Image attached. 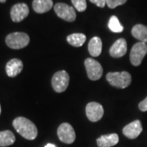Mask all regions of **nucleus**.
Here are the masks:
<instances>
[{
	"label": "nucleus",
	"instance_id": "dca6fc26",
	"mask_svg": "<svg viewBox=\"0 0 147 147\" xmlns=\"http://www.w3.org/2000/svg\"><path fill=\"white\" fill-rule=\"evenodd\" d=\"M102 50V41L99 37H93L88 42V52L93 57H99Z\"/></svg>",
	"mask_w": 147,
	"mask_h": 147
},
{
	"label": "nucleus",
	"instance_id": "1a4fd4ad",
	"mask_svg": "<svg viewBox=\"0 0 147 147\" xmlns=\"http://www.w3.org/2000/svg\"><path fill=\"white\" fill-rule=\"evenodd\" d=\"M86 115L90 121L97 122L104 115V109L97 102H90L86 106Z\"/></svg>",
	"mask_w": 147,
	"mask_h": 147
},
{
	"label": "nucleus",
	"instance_id": "6ab92c4d",
	"mask_svg": "<svg viewBox=\"0 0 147 147\" xmlns=\"http://www.w3.org/2000/svg\"><path fill=\"white\" fill-rule=\"evenodd\" d=\"M67 42L74 47H81L86 41V35L81 33H75L69 34L66 38Z\"/></svg>",
	"mask_w": 147,
	"mask_h": 147
},
{
	"label": "nucleus",
	"instance_id": "f03ea898",
	"mask_svg": "<svg viewBox=\"0 0 147 147\" xmlns=\"http://www.w3.org/2000/svg\"><path fill=\"white\" fill-rule=\"evenodd\" d=\"M108 83L117 88H126L131 83V76L127 71L110 72L106 75Z\"/></svg>",
	"mask_w": 147,
	"mask_h": 147
},
{
	"label": "nucleus",
	"instance_id": "5701e85b",
	"mask_svg": "<svg viewBox=\"0 0 147 147\" xmlns=\"http://www.w3.org/2000/svg\"><path fill=\"white\" fill-rule=\"evenodd\" d=\"M138 107H139V110L142 111V112H146L147 111V96L146 98H145L144 100H142L139 105H138Z\"/></svg>",
	"mask_w": 147,
	"mask_h": 147
},
{
	"label": "nucleus",
	"instance_id": "a211bd4d",
	"mask_svg": "<svg viewBox=\"0 0 147 147\" xmlns=\"http://www.w3.org/2000/svg\"><path fill=\"white\" fill-rule=\"evenodd\" d=\"M16 141L15 135L9 130L0 131V147H7L14 144Z\"/></svg>",
	"mask_w": 147,
	"mask_h": 147
},
{
	"label": "nucleus",
	"instance_id": "7ed1b4c3",
	"mask_svg": "<svg viewBox=\"0 0 147 147\" xmlns=\"http://www.w3.org/2000/svg\"><path fill=\"white\" fill-rule=\"evenodd\" d=\"M5 42L7 47L11 49H21L29 44L30 37L23 32H14L6 37Z\"/></svg>",
	"mask_w": 147,
	"mask_h": 147
},
{
	"label": "nucleus",
	"instance_id": "39448f33",
	"mask_svg": "<svg viewBox=\"0 0 147 147\" xmlns=\"http://www.w3.org/2000/svg\"><path fill=\"white\" fill-rule=\"evenodd\" d=\"M88 76L91 80L96 81L101 78L103 74L102 66L97 61L92 58H87L84 61Z\"/></svg>",
	"mask_w": 147,
	"mask_h": 147
},
{
	"label": "nucleus",
	"instance_id": "423d86ee",
	"mask_svg": "<svg viewBox=\"0 0 147 147\" xmlns=\"http://www.w3.org/2000/svg\"><path fill=\"white\" fill-rule=\"evenodd\" d=\"M69 82L68 73L65 70L58 71L53 75L52 79V85L53 89L57 92H63L67 89Z\"/></svg>",
	"mask_w": 147,
	"mask_h": 147
},
{
	"label": "nucleus",
	"instance_id": "f3484780",
	"mask_svg": "<svg viewBox=\"0 0 147 147\" xmlns=\"http://www.w3.org/2000/svg\"><path fill=\"white\" fill-rule=\"evenodd\" d=\"M131 34L140 42L147 43V26L138 24L131 29Z\"/></svg>",
	"mask_w": 147,
	"mask_h": 147
},
{
	"label": "nucleus",
	"instance_id": "f8f14e48",
	"mask_svg": "<svg viewBox=\"0 0 147 147\" xmlns=\"http://www.w3.org/2000/svg\"><path fill=\"white\" fill-rule=\"evenodd\" d=\"M127 53V42L124 38H119L110 48V55L112 57L119 58Z\"/></svg>",
	"mask_w": 147,
	"mask_h": 147
},
{
	"label": "nucleus",
	"instance_id": "4be33fe9",
	"mask_svg": "<svg viewBox=\"0 0 147 147\" xmlns=\"http://www.w3.org/2000/svg\"><path fill=\"white\" fill-rule=\"evenodd\" d=\"M105 1L107 6L111 9L115 8L116 7L123 5L127 2V0H105Z\"/></svg>",
	"mask_w": 147,
	"mask_h": 147
},
{
	"label": "nucleus",
	"instance_id": "393cba45",
	"mask_svg": "<svg viewBox=\"0 0 147 147\" xmlns=\"http://www.w3.org/2000/svg\"><path fill=\"white\" fill-rule=\"evenodd\" d=\"M44 147H57L55 145H53V144H51V143H48V144H47L46 146Z\"/></svg>",
	"mask_w": 147,
	"mask_h": 147
},
{
	"label": "nucleus",
	"instance_id": "2eb2a0df",
	"mask_svg": "<svg viewBox=\"0 0 147 147\" xmlns=\"http://www.w3.org/2000/svg\"><path fill=\"white\" fill-rule=\"evenodd\" d=\"M32 6L35 12L42 14L53 8V0H34Z\"/></svg>",
	"mask_w": 147,
	"mask_h": 147
},
{
	"label": "nucleus",
	"instance_id": "412c9836",
	"mask_svg": "<svg viewBox=\"0 0 147 147\" xmlns=\"http://www.w3.org/2000/svg\"><path fill=\"white\" fill-rule=\"evenodd\" d=\"M74 7L76 10L82 12L87 9V2L86 0H71Z\"/></svg>",
	"mask_w": 147,
	"mask_h": 147
},
{
	"label": "nucleus",
	"instance_id": "a878e982",
	"mask_svg": "<svg viewBox=\"0 0 147 147\" xmlns=\"http://www.w3.org/2000/svg\"><path fill=\"white\" fill-rule=\"evenodd\" d=\"M7 0H0V3H5Z\"/></svg>",
	"mask_w": 147,
	"mask_h": 147
},
{
	"label": "nucleus",
	"instance_id": "6e6552de",
	"mask_svg": "<svg viewBox=\"0 0 147 147\" xmlns=\"http://www.w3.org/2000/svg\"><path fill=\"white\" fill-rule=\"evenodd\" d=\"M57 136L59 139L65 144H72L76 138V134L73 127L68 123H63L59 126Z\"/></svg>",
	"mask_w": 147,
	"mask_h": 147
},
{
	"label": "nucleus",
	"instance_id": "f257e3e1",
	"mask_svg": "<svg viewBox=\"0 0 147 147\" xmlns=\"http://www.w3.org/2000/svg\"><path fill=\"white\" fill-rule=\"evenodd\" d=\"M12 124L16 131L27 140H34L38 136L35 124L25 117H17L13 120Z\"/></svg>",
	"mask_w": 147,
	"mask_h": 147
},
{
	"label": "nucleus",
	"instance_id": "0eeeda50",
	"mask_svg": "<svg viewBox=\"0 0 147 147\" xmlns=\"http://www.w3.org/2000/svg\"><path fill=\"white\" fill-rule=\"evenodd\" d=\"M54 11L58 17L64 21L72 22L76 19V12L73 7L67 5L65 3H58L54 6Z\"/></svg>",
	"mask_w": 147,
	"mask_h": 147
},
{
	"label": "nucleus",
	"instance_id": "b1692460",
	"mask_svg": "<svg viewBox=\"0 0 147 147\" xmlns=\"http://www.w3.org/2000/svg\"><path fill=\"white\" fill-rule=\"evenodd\" d=\"M90 2L96 4L99 7H104L105 6V3H106L105 0H90Z\"/></svg>",
	"mask_w": 147,
	"mask_h": 147
},
{
	"label": "nucleus",
	"instance_id": "20e7f679",
	"mask_svg": "<svg viewBox=\"0 0 147 147\" xmlns=\"http://www.w3.org/2000/svg\"><path fill=\"white\" fill-rule=\"evenodd\" d=\"M147 54V44L146 42H138L133 45L130 53V61L132 65L139 66L142 60Z\"/></svg>",
	"mask_w": 147,
	"mask_h": 147
},
{
	"label": "nucleus",
	"instance_id": "9b49d317",
	"mask_svg": "<svg viewBox=\"0 0 147 147\" xmlns=\"http://www.w3.org/2000/svg\"><path fill=\"white\" fill-rule=\"evenodd\" d=\"M142 131V125L140 120H135L123 127V133L128 139H136Z\"/></svg>",
	"mask_w": 147,
	"mask_h": 147
},
{
	"label": "nucleus",
	"instance_id": "4468645a",
	"mask_svg": "<svg viewBox=\"0 0 147 147\" xmlns=\"http://www.w3.org/2000/svg\"><path fill=\"white\" fill-rule=\"evenodd\" d=\"M119 138L116 133H111L107 135H102L97 138L96 143L99 147H112L119 143Z\"/></svg>",
	"mask_w": 147,
	"mask_h": 147
},
{
	"label": "nucleus",
	"instance_id": "ddd939ff",
	"mask_svg": "<svg viewBox=\"0 0 147 147\" xmlns=\"http://www.w3.org/2000/svg\"><path fill=\"white\" fill-rule=\"evenodd\" d=\"M23 69V63L19 59H11L6 65V72L9 77H16Z\"/></svg>",
	"mask_w": 147,
	"mask_h": 147
},
{
	"label": "nucleus",
	"instance_id": "bb28decb",
	"mask_svg": "<svg viewBox=\"0 0 147 147\" xmlns=\"http://www.w3.org/2000/svg\"><path fill=\"white\" fill-rule=\"evenodd\" d=\"M0 115H1V105H0Z\"/></svg>",
	"mask_w": 147,
	"mask_h": 147
},
{
	"label": "nucleus",
	"instance_id": "9d476101",
	"mask_svg": "<svg viewBox=\"0 0 147 147\" xmlns=\"http://www.w3.org/2000/svg\"><path fill=\"white\" fill-rule=\"evenodd\" d=\"M29 7L26 3H16L11 9V18L14 22H21L29 15Z\"/></svg>",
	"mask_w": 147,
	"mask_h": 147
},
{
	"label": "nucleus",
	"instance_id": "aec40b11",
	"mask_svg": "<svg viewBox=\"0 0 147 147\" xmlns=\"http://www.w3.org/2000/svg\"><path fill=\"white\" fill-rule=\"evenodd\" d=\"M108 27L114 33H121L123 30V26L120 24L119 18L116 16H112L108 22Z\"/></svg>",
	"mask_w": 147,
	"mask_h": 147
}]
</instances>
